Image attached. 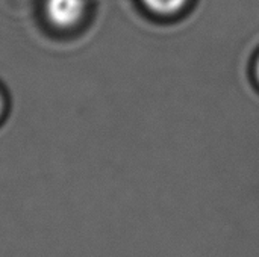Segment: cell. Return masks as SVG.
Wrapping results in <instances>:
<instances>
[{
	"instance_id": "7a4b0ae2",
	"label": "cell",
	"mask_w": 259,
	"mask_h": 257,
	"mask_svg": "<svg viewBox=\"0 0 259 257\" xmlns=\"http://www.w3.org/2000/svg\"><path fill=\"white\" fill-rule=\"evenodd\" d=\"M141 2L149 11L158 15H173L179 12L187 3V0H141Z\"/></svg>"
},
{
	"instance_id": "3957f363",
	"label": "cell",
	"mask_w": 259,
	"mask_h": 257,
	"mask_svg": "<svg viewBox=\"0 0 259 257\" xmlns=\"http://www.w3.org/2000/svg\"><path fill=\"white\" fill-rule=\"evenodd\" d=\"M3 108H5V103H3V97H2V94H0V117H2V114H3Z\"/></svg>"
},
{
	"instance_id": "6da1fadb",
	"label": "cell",
	"mask_w": 259,
	"mask_h": 257,
	"mask_svg": "<svg viewBox=\"0 0 259 257\" xmlns=\"http://www.w3.org/2000/svg\"><path fill=\"white\" fill-rule=\"evenodd\" d=\"M44 15L47 21L61 30L77 26L87 12V0H44Z\"/></svg>"
},
{
	"instance_id": "277c9868",
	"label": "cell",
	"mask_w": 259,
	"mask_h": 257,
	"mask_svg": "<svg viewBox=\"0 0 259 257\" xmlns=\"http://www.w3.org/2000/svg\"><path fill=\"white\" fill-rule=\"evenodd\" d=\"M256 76H258V80H259V59H258V62H256Z\"/></svg>"
}]
</instances>
